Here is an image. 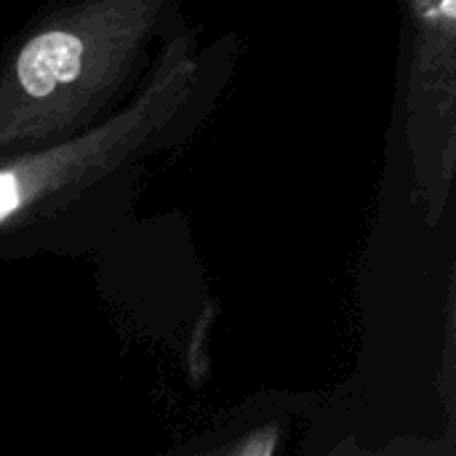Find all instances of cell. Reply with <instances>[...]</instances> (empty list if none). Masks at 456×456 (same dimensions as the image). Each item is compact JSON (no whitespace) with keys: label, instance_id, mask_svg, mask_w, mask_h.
Returning a JSON list of instances; mask_svg holds the SVG:
<instances>
[{"label":"cell","instance_id":"3957f363","mask_svg":"<svg viewBox=\"0 0 456 456\" xmlns=\"http://www.w3.org/2000/svg\"><path fill=\"white\" fill-rule=\"evenodd\" d=\"M398 13L390 136L422 222L438 227L456 179V0H398Z\"/></svg>","mask_w":456,"mask_h":456},{"label":"cell","instance_id":"5b68a950","mask_svg":"<svg viewBox=\"0 0 456 456\" xmlns=\"http://www.w3.org/2000/svg\"><path fill=\"white\" fill-rule=\"evenodd\" d=\"M326 456H456L454 436H398L379 446H363L358 438H342Z\"/></svg>","mask_w":456,"mask_h":456},{"label":"cell","instance_id":"277c9868","mask_svg":"<svg viewBox=\"0 0 456 456\" xmlns=\"http://www.w3.org/2000/svg\"><path fill=\"white\" fill-rule=\"evenodd\" d=\"M307 417L305 393H254L163 456H291Z\"/></svg>","mask_w":456,"mask_h":456},{"label":"cell","instance_id":"6da1fadb","mask_svg":"<svg viewBox=\"0 0 456 456\" xmlns=\"http://www.w3.org/2000/svg\"><path fill=\"white\" fill-rule=\"evenodd\" d=\"M246 40L187 21L139 94L67 142L0 158V262L91 251L134 222L150 174L179 158L222 107Z\"/></svg>","mask_w":456,"mask_h":456},{"label":"cell","instance_id":"7a4b0ae2","mask_svg":"<svg viewBox=\"0 0 456 456\" xmlns=\"http://www.w3.org/2000/svg\"><path fill=\"white\" fill-rule=\"evenodd\" d=\"M184 0H45L0 48V158L118 115L187 24Z\"/></svg>","mask_w":456,"mask_h":456}]
</instances>
